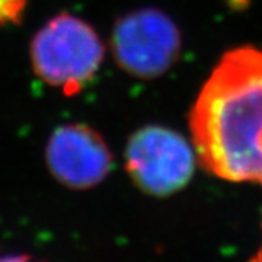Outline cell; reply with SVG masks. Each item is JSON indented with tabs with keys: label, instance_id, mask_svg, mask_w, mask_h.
Instances as JSON below:
<instances>
[{
	"label": "cell",
	"instance_id": "4",
	"mask_svg": "<svg viewBox=\"0 0 262 262\" xmlns=\"http://www.w3.org/2000/svg\"><path fill=\"white\" fill-rule=\"evenodd\" d=\"M125 170L134 185L151 196H169L194 177L196 155L178 131L150 124L131 134L124 151Z\"/></svg>",
	"mask_w": 262,
	"mask_h": 262
},
{
	"label": "cell",
	"instance_id": "1",
	"mask_svg": "<svg viewBox=\"0 0 262 262\" xmlns=\"http://www.w3.org/2000/svg\"><path fill=\"white\" fill-rule=\"evenodd\" d=\"M196 160L217 178L262 187V50L220 58L189 117Z\"/></svg>",
	"mask_w": 262,
	"mask_h": 262
},
{
	"label": "cell",
	"instance_id": "5",
	"mask_svg": "<svg viewBox=\"0 0 262 262\" xmlns=\"http://www.w3.org/2000/svg\"><path fill=\"white\" fill-rule=\"evenodd\" d=\"M114 156L106 141L88 124L57 127L47 141L46 163L53 178L70 189L99 185L113 169Z\"/></svg>",
	"mask_w": 262,
	"mask_h": 262
},
{
	"label": "cell",
	"instance_id": "3",
	"mask_svg": "<svg viewBox=\"0 0 262 262\" xmlns=\"http://www.w3.org/2000/svg\"><path fill=\"white\" fill-rule=\"evenodd\" d=\"M182 50V35L175 20L156 8H139L114 24L111 51L127 75L150 80L173 67Z\"/></svg>",
	"mask_w": 262,
	"mask_h": 262
},
{
	"label": "cell",
	"instance_id": "2",
	"mask_svg": "<svg viewBox=\"0 0 262 262\" xmlns=\"http://www.w3.org/2000/svg\"><path fill=\"white\" fill-rule=\"evenodd\" d=\"M29 58L39 80L73 96L101 69L105 46L91 24L63 12L38 29L29 46Z\"/></svg>",
	"mask_w": 262,
	"mask_h": 262
},
{
	"label": "cell",
	"instance_id": "6",
	"mask_svg": "<svg viewBox=\"0 0 262 262\" xmlns=\"http://www.w3.org/2000/svg\"><path fill=\"white\" fill-rule=\"evenodd\" d=\"M28 0H0V25H18L22 22Z\"/></svg>",
	"mask_w": 262,
	"mask_h": 262
}]
</instances>
